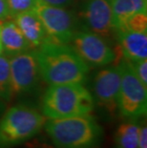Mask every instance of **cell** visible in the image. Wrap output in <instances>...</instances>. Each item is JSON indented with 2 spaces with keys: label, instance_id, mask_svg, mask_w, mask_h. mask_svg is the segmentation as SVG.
<instances>
[{
  "label": "cell",
  "instance_id": "13",
  "mask_svg": "<svg viewBox=\"0 0 147 148\" xmlns=\"http://www.w3.org/2000/svg\"><path fill=\"white\" fill-rule=\"evenodd\" d=\"M15 24L19 28L24 37L29 42L31 48L37 49L44 41L46 34L41 21L34 11H28L17 14Z\"/></svg>",
  "mask_w": 147,
  "mask_h": 148
},
{
  "label": "cell",
  "instance_id": "25",
  "mask_svg": "<svg viewBox=\"0 0 147 148\" xmlns=\"http://www.w3.org/2000/svg\"><path fill=\"white\" fill-rule=\"evenodd\" d=\"M3 53V49H2V46H1V43H0V55Z\"/></svg>",
  "mask_w": 147,
  "mask_h": 148
},
{
  "label": "cell",
  "instance_id": "15",
  "mask_svg": "<svg viewBox=\"0 0 147 148\" xmlns=\"http://www.w3.org/2000/svg\"><path fill=\"white\" fill-rule=\"evenodd\" d=\"M139 126L135 122H123L117 129L116 143L118 148H137Z\"/></svg>",
  "mask_w": 147,
  "mask_h": 148
},
{
  "label": "cell",
  "instance_id": "2",
  "mask_svg": "<svg viewBox=\"0 0 147 148\" xmlns=\"http://www.w3.org/2000/svg\"><path fill=\"white\" fill-rule=\"evenodd\" d=\"M44 128L57 148H95L101 143L102 128L92 116L49 119Z\"/></svg>",
  "mask_w": 147,
  "mask_h": 148
},
{
  "label": "cell",
  "instance_id": "11",
  "mask_svg": "<svg viewBox=\"0 0 147 148\" xmlns=\"http://www.w3.org/2000/svg\"><path fill=\"white\" fill-rule=\"evenodd\" d=\"M118 45L116 55L120 53L125 60L137 61L147 58L146 33L117 32Z\"/></svg>",
  "mask_w": 147,
  "mask_h": 148
},
{
  "label": "cell",
  "instance_id": "14",
  "mask_svg": "<svg viewBox=\"0 0 147 148\" xmlns=\"http://www.w3.org/2000/svg\"><path fill=\"white\" fill-rule=\"evenodd\" d=\"M110 4L115 30L122 26L134 14L147 11V0H110Z\"/></svg>",
  "mask_w": 147,
  "mask_h": 148
},
{
  "label": "cell",
  "instance_id": "16",
  "mask_svg": "<svg viewBox=\"0 0 147 148\" xmlns=\"http://www.w3.org/2000/svg\"><path fill=\"white\" fill-rule=\"evenodd\" d=\"M0 99L3 100L12 99L10 59L4 55H0Z\"/></svg>",
  "mask_w": 147,
  "mask_h": 148
},
{
  "label": "cell",
  "instance_id": "20",
  "mask_svg": "<svg viewBox=\"0 0 147 148\" xmlns=\"http://www.w3.org/2000/svg\"><path fill=\"white\" fill-rule=\"evenodd\" d=\"M26 148H57L54 144L49 143L42 138H32L28 140L26 143Z\"/></svg>",
  "mask_w": 147,
  "mask_h": 148
},
{
  "label": "cell",
  "instance_id": "8",
  "mask_svg": "<svg viewBox=\"0 0 147 148\" xmlns=\"http://www.w3.org/2000/svg\"><path fill=\"white\" fill-rule=\"evenodd\" d=\"M12 97L29 94L39 82L40 72L36 53L27 51L12 56L10 59Z\"/></svg>",
  "mask_w": 147,
  "mask_h": 148
},
{
  "label": "cell",
  "instance_id": "7",
  "mask_svg": "<svg viewBox=\"0 0 147 148\" xmlns=\"http://www.w3.org/2000/svg\"><path fill=\"white\" fill-rule=\"evenodd\" d=\"M71 47L90 67H101L114 62L117 55L102 36L88 31H77L71 41Z\"/></svg>",
  "mask_w": 147,
  "mask_h": 148
},
{
  "label": "cell",
  "instance_id": "3",
  "mask_svg": "<svg viewBox=\"0 0 147 148\" xmlns=\"http://www.w3.org/2000/svg\"><path fill=\"white\" fill-rule=\"evenodd\" d=\"M94 108V97L81 83L50 85L41 101L42 115L47 119L89 115Z\"/></svg>",
  "mask_w": 147,
  "mask_h": 148
},
{
  "label": "cell",
  "instance_id": "19",
  "mask_svg": "<svg viewBox=\"0 0 147 148\" xmlns=\"http://www.w3.org/2000/svg\"><path fill=\"white\" fill-rule=\"evenodd\" d=\"M131 67L133 68L134 72L142 81V83L147 87V60L142 59L137 61H129Z\"/></svg>",
  "mask_w": 147,
  "mask_h": 148
},
{
  "label": "cell",
  "instance_id": "5",
  "mask_svg": "<svg viewBox=\"0 0 147 148\" xmlns=\"http://www.w3.org/2000/svg\"><path fill=\"white\" fill-rule=\"evenodd\" d=\"M121 81L118 97V110L123 118L135 121L147 111V87L142 83L129 61L121 60Z\"/></svg>",
  "mask_w": 147,
  "mask_h": 148
},
{
  "label": "cell",
  "instance_id": "22",
  "mask_svg": "<svg viewBox=\"0 0 147 148\" xmlns=\"http://www.w3.org/2000/svg\"><path fill=\"white\" fill-rule=\"evenodd\" d=\"M44 3L51 6H55V7H61L65 8L67 6L71 5L74 2V0H41Z\"/></svg>",
  "mask_w": 147,
  "mask_h": 148
},
{
  "label": "cell",
  "instance_id": "12",
  "mask_svg": "<svg viewBox=\"0 0 147 148\" xmlns=\"http://www.w3.org/2000/svg\"><path fill=\"white\" fill-rule=\"evenodd\" d=\"M0 43L3 53L10 58L32 49L14 21L3 22L0 32Z\"/></svg>",
  "mask_w": 147,
  "mask_h": 148
},
{
  "label": "cell",
  "instance_id": "23",
  "mask_svg": "<svg viewBox=\"0 0 147 148\" xmlns=\"http://www.w3.org/2000/svg\"><path fill=\"white\" fill-rule=\"evenodd\" d=\"M9 17L11 16L10 12H9L7 0H0V19L6 20Z\"/></svg>",
  "mask_w": 147,
  "mask_h": 148
},
{
  "label": "cell",
  "instance_id": "1",
  "mask_svg": "<svg viewBox=\"0 0 147 148\" xmlns=\"http://www.w3.org/2000/svg\"><path fill=\"white\" fill-rule=\"evenodd\" d=\"M36 56L40 77L48 84L81 83L87 79L89 66L69 44L44 39Z\"/></svg>",
  "mask_w": 147,
  "mask_h": 148
},
{
  "label": "cell",
  "instance_id": "9",
  "mask_svg": "<svg viewBox=\"0 0 147 148\" xmlns=\"http://www.w3.org/2000/svg\"><path fill=\"white\" fill-rule=\"evenodd\" d=\"M79 16L88 32L108 37L115 31L110 0H83Z\"/></svg>",
  "mask_w": 147,
  "mask_h": 148
},
{
  "label": "cell",
  "instance_id": "10",
  "mask_svg": "<svg viewBox=\"0 0 147 148\" xmlns=\"http://www.w3.org/2000/svg\"><path fill=\"white\" fill-rule=\"evenodd\" d=\"M120 81L121 70L120 64L101 69L94 79V99L111 115H114L118 110Z\"/></svg>",
  "mask_w": 147,
  "mask_h": 148
},
{
  "label": "cell",
  "instance_id": "6",
  "mask_svg": "<svg viewBox=\"0 0 147 148\" xmlns=\"http://www.w3.org/2000/svg\"><path fill=\"white\" fill-rule=\"evenodd\" d=\"M41 21L46 38L52 41L69 44L77 32V20L73 12L65 8L55 7L37 0L33 9Z\"/></svg>",
  "mask_w": 147,
  "mask_h": 148
},
{
  "label": "cell",
  "instance_id": "21",
  "mask_svg": "<svg viewBox=\"0 0 147 148\" xmlns=\"http://www.w3.org/2000/svg\"><path fill=\"white\" fill-rule=\"evenodd\" d=\"M137 148H147V127L146 123L139 126V144Z\"/></svg>",
  "mask_w": 147,
  "mask_h": 148
},
{
  "label": "cell",
  "instance_id": "18",
  "mask_svg": "<svg viewBox=\"0 0 147 148\" xmlns=\"http://www.w3.org/2000/svg\"><path fill=\"white\" fill-rule=\"evenodd\" d=\"M37 0H7L10 16L14 17L22 12L33 11Z\"/></svg>",
  "mask_w": 147,
  "mask_h": 148
},
{
  "label": "cell",
  "instance_id": "4",
  "mask_svg": "<svg viewBox=\"0 0 147 148\" xmlns=\"http://www.w3.org/2000/svg\"><path fill=\"white\" fill-rule=\"evenodd\" d=\"M46 119L31 106L17 104L0 119V148H14L32 140L44 127Z\"/></svg>",
  "mask_w": 147,
  "mask_h": 148
},
{
  "label": "cell",
  "instance_id": "17",
  "mask_svg": "<svg viewBox=\"0 0 147 148\" xmlns=\"http://www.w3.org/2000/svg\"><path fill=\"white\" fill-rule=\"evenodd\" d=\"M115 32H135L147 33V15L146 12H139L125 21V23Z\"/></svg>",
  "mask_w": 147,
  "mask_h": 148
},
{
  "label": "cell",
  "instance_id": "24",
  "mask_svg": "<svg viewBox=\"0 0 147 148\" xmlns=\"http://www.w3.org/2000/svg\"><path fill=\"white\" fill-rule=\"evenodd\" d=\"M3 22H4V20L0 19V32H1V27H2V25H3Z\"/></svg>",
  "mask_w": 147,
  "mask_h": 148
}]
</instances>
